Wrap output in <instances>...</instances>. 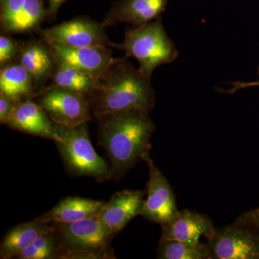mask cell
Listing matches in <instances>:
<instances>
[{"mask_svg": "<svg viewBox=\"0 0 259 259\" xmlns=\"http://www.w3.org/2000/svg\"><path fill=\"white\" fill-rule=\"evenodd\" d=\"M99 144L110 161L111 180L122 178L149 154L155 125L149 112L127 110L96 117Z\"/></svg>", "mask_w": 259, "mask_h": 259, "instance_id": "1", "label": "cell"}, {"mask_svg": "<svg viewBox=\"0 0 259 259\" xmlns=\"http://www.w3.org/2000/svg\"><path fill=\"white\" fill-rule=\"evenodd\" d=\"M151 79L125 59H115L97 78L88 98L93 117L127 110L150 112L156 102Z\"/></svg>", "mask_w": 259, "mask_h": 259, "instance_id": "2", "label": "cell"}, {"mask_svg": "<svg viewBox=\"0 0 259 259\" xmlns=\"http://www.w3.org/2000/svg\"><path fill=\"white\" fill-rule=\"evenodd\" d=\"M112 46L137 59L139 69L150 78L156 68L173 62L179 55L175 42L168 37L160 18L127 29L123 42Z\"/></svg>", "mask_w": 259, "mask_h": 259, "instance_id": "3", "label": "cell"}, {"mask_svg": "<svg viewBox=\"0 0 259 259\" xmlns=\"http://www.w3.org/2000/svg\"><path fill=\"white\" fill-rule=\"evenodd\" d=\"M54 126L60 137L55 144L69 175L93 177L98 182L111 180L110 165L94 148L89 136L88 123L76 127L56 123Z\"/></svg>", "mask_w": 259, "mask_h": 259, "instance_id": "4", "label": "cell"}, {"mask_svg": "<svg viewBox=\"0 0 259 259\" xmlns=\"http://www.w3.org/2000/svg\"><path fill=\"white\" fill-rule=\"evenodd\" d=\"M59 243L58 258L67 252H112L110 236L98 218H88L69 224H54Z\"/></svg>", "mask_w": 259, "mask_h": 259, "instance_id": "5", "label": "cell"}, {"mask_svg": "<svg viewBox=\"0 0 259 259\" xmlns=\"http://www.w3.org/2000/svg\"><path fill=\"white\" fill-rule=\"evenodd\" d=\"M36 103L54 123L67 127L88 123L93 116L86 97L59 87L44 92Z\"/></svg>", "mask_w": 259, "mask_h": 259, "instance_id": "6", "label": "cell"}, {"mask_svg": "<svg viewBox=\"0 0 259 259\" xmlns=\"http://www.w3.org/2000/svg\"><path fill=\"white\" fill-rule=\"evenodd\" d=\"M207 244L212 258H259L258 232L238 221L216 230Z\"/></svg>", "mask_w": 259, "mask_h": 259, "instance_id": "7", "label": "cell"}, {"mask_svg": "<svg viewBox=\"0 0 259 259\" xmlns=\"http://www.w3.org/2000/svg\"><path fill=\"white\" fill-rule=\"evenodd\" d=\"M145 161L148 166L147 197L141 216L150 222L162 225L173 219L179 212L176 199L169 182L155 165L150 155Z\"/></svg>", "mask_w": 259, "mask_h": 259, "instance_id": "8", "label": "cell"}, {"mask_svg": "<svg viewBox=\"0 0 259 259\" xmlns=\"http://www.w3.org/2000/svg\"><path fill=\"white\" fill-rule=\"evenodd\" d=\"M57 67H70L99 77L115 59L108 47H72L47 42Z\"/></svg>", "mask_w": 259, "mask_h": 259, "instance_id": "9", "label": "cell"}, {"mask_svg": "<svg viewBox=\"0 0 259 259\" xmlns=\"http://www.w3.org/2000/svg\"><path fill=\"white\" fill-rule=\"evenodd\" d=\"M105 27L87 18H76L42 30L46 42L72 47H112Z\"/></svg>", "mask_w": 259, "mask_h": 259, "instance_id": "10", "label": "cell"}, {"mask_svg": "<svg viewBox=\"0 0 259 259\" xmlns=\"http://www.w3.org/2000/svg\"><path fill=\"white\" fill-rule=\"evenodd\" d=\"M145 193V191H121L105 203L98 218L110 236H115L134 218L141 215Z\"/></svg>", "mask_w": 259, "mask_h": 259, "instance_id": "11", "label": "cell"}, {"mask_svg": "<svg viewBox=\"0 0 259 259\" xmlns=\"http://www.w3.org/2000/svg\"><path fill=\"white\" fill-rule=\"evenodd\" d=\"M161 239L187 243H198L201 236L210 239L216 229L210 219L194 211H179L168 223L162 225Z\"/></svg>", "mask_w": 259, "mask_h": 259, "instance_id": "12", "label": "cell"}, {"mask_svg": "<svg viewBox=\"0 0 259 259\" xmlns=\"http://www.w3.org/2000/svg\"><path fill=\"white\" fill-rule=\"evenodd\" d=\"M6 125L25 134L52 140L54 142L60 140L54 122L36 102L30 100L17 104Z\"/></svg>", "mask_w": 259, "mask_h": 259, "instance_id": "13", "label": "cell"}, {"mask_svg": "<svg viewBox=\"0 0 259 259\" xmlns=\"http://www.w3.org/2000/svg\"><path fill=\"white\" fill-rule=\"evenodd\" d=\"M106 202L81 197H67L38 218L37 221L50 224H69L98 218Z\"/></svg>", "mask_w": 259, "mask_h": 259, "instance_id": "14", "label": "cell"}, {"mask_svg": "<svg viewBox=\"0 0 259 259\" xmlns=\"http://www.w3.org/2000/svg\"><path fill=\"white\" fill-rule=\"evenodd\" d=\"M166 5V0H125L112 8L102 24L105 28L119 23L139 26L158 19Z\"/></svg>", "mask_w": 259, "mask_h": 259, "instance_id": "15", "label": "cell"}, {"mask_svg": "<svg viewBox=\"0 0 259 259\" xmlns=\"http://www.w3.org/2000/svg\"><path fill=\"white\" fill-rule=\"evenodd\" d=\"M54 229V224L40 222L35 219L30 222L17 225L2 239L0 258H14L39 236Z\"/></svg>", "mask_w": 259, "mask_h": 259, "instance_id": "16", "label": "cell"}, {"mask_svg": "<svg viewBox=\"0 0 259 259\" xmlns=\"http://www.w3.org/2000/svg\"><path fill=\"white\" fill-rule=\"evenodd\" d=\"M31 75L22 65L4 66L0 71V94L15 104L30 100L32 95Z\"/></svg>", "mask_w": 259, "mask_h": 259, "instance_id": "17", "label": "cell"}, {"mask_svg": "<svg viewBox=\"0 0 259 259\" xmlns=\"http://www.w3.org/2000/svg\"><path fill=\"white\" fill-rule=\"evenodd\" d=\"M161 259H211L212 253L207 244L187 243L161 239L157 250Z\"/></svg>", "mask_w": 259, "mask_h": 259, "instance_id": "18", "label": "cell"}, {"mask_svg": "<svg viewBox=\"0 0 259 259\" xmlns=\"http://www.w3.org/2000/svg\"><path fill=\"white\" fill-rule=\"evenodd\" d=\"M93 75L70 67H57L54 75V87L66 89L88 98L96 85Z\"/></svg>", "mask_w": 259, "mask_h": 259, "instance_id": "19", "label": "cell"}, {"mask_svg": "<svg viewBox=\"0 0 259 259\" xmlns=\"http://www.w3.org/2000/svg\"><path fill=\"white\" fill-rule=\"evenodd\" d=\"M20 62L32 79L37 81L49 74L54 61L49 49L41 44H32L22 52Z\"/></svg>", "mask_w": 259, "mask_h": 259, "instance_id": "20", "label": "cell"}, {"mask_svg": "<svg viewBox=\"0 0 259 259\" xmlns=\"http://www.w3.org/2000/svg\"><path fill=\"white\" fill-rule=\"evenodd\" d=\"M59 253V243L54 229L36 238L31 244L20 252L14 258H56Z\"/></svg>", "mask_w": 259, "mask_h": 259, "instance_id": "21", "label": "cell"}, {"mask_svg": "<svg viewBox=\"0 0 259 259\" xmlns=\"http://www.w3.org/2000/svg\"><path fill=\"white\" fill-rule=\"evenodd\" d=\"M46 15L42 0H26L13 32H28L36 28Z\"/></svg>", "mask_w": 259, "mask_h": 259, "instance_id": "22", "label": "cell"}, {"mask_svg": "<svg viewBox=\"0 0 259 259\" xmlns=\"http://www.w3.org/2000/svg\"><path fill=\"white\" fill-rule=\"evenodd\" d=\"M26 0H1V25L6 32H13L23 11Z\"/></svg>", "mask_w": 259, "mask_h": 259, "instance_id": "23", "label": "cell"}, {"mask_svg": "<svg viewBox=\"0 0 259 259\" xmlns=\"http://www.w3.org/2000/svg\"><path fill=\"white\" fill-rule=\"evenodd\" d=\"M18 47L16 42L10 37L1 35L0 37V64L3 66L8 61L11 60L18 52Z\"/></svg>", "mask_w": 259, "mask_h": 259, "instance_id": "24", "label": "cell"}, {"mask_svg": "<svg viewBox=\"0 0 259 259\" xmlns=\"http://www.w3.org/2000/svg\"><path fill=\"white\" fill-rule=\"evenodd\" d=\"M17 104L10 100L8 97L0 94V122L6 125L10 116L14 111Z\"/></svg>", "mask_w": 259, "mask_h": 259, "instance_id": "25", "label": "cell"}, {"mask_svg": "<svg viewBox=\"0 0 259 259\" xmlns=\"http://www.w3.org/2000/svg\"><path fill=\"white\" fill-rule=\"evenodd\" d=\"M237 221L254 228L259 233V208L245 213Z\"/></svg>", "mask_w": 259, "mask_h": 259, "instance_id": "26", "label": "cell"}, {"mask_svg": "<svg viewBox=\"0 0 259 259\" xmlns=\"http://www.w3.org/2000/svg\"><path fill=\"white\" fill-rule=\"evenodd\" d=\"M258 75L259 76V66L258 67ZM232 88L229 90H218V92L222 93L230 94L233 95L238 91V90H242V89L252 88V87H259V79L255 81H252V82H242V81H235L230 83Z\"/></svg>", "mask_w": 259, "mask_h": 259, "instance_id": "27", "label": "cell"}, {"mask_svg": "<svg viewBox=\"0 0 259 259\" xmlns=\"http://www.w3.org/2000/svg\"><path fill=\"white\" fill-rule=\"evenodd\" d=\"M66 0H49V14L55 15L56 12L59 9L61 5L64 3Z\"/></svg>", "mask_w": 259, "mask_h": 259, "instance_id": "28", "label": "cell"}]
</instances>
